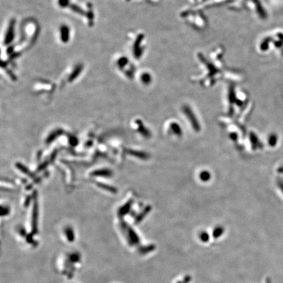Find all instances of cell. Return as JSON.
I'll use <instances>...</instances> for the list:
<instances>
[{
	"mask_svg": "<svg viewBox=\"0 0 283 283\" xmlns=\"http://www.w3.org/2000/svg\"><path fill=\"white\" fill-rule=\"evenodd\" d=\"M209 178H210V174L209 173H207V172H203V173H202L201 174V178L204 181L208 180Z\"/></svg>",
	"mask_w": 283,
	"mask_h": 283,
	"instance_id": "obj_1",
	"label": "cell"
}]
</instances>
